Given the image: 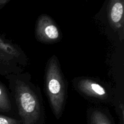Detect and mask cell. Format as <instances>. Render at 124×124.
I'll list each match as a JSON object with an SVG mask.
<instances>
[{
  "instance_id": "1",
  "label": "cell",
  "mask_w": 124,
  "mask_h": 124,
  "mask_svg": "<svg viewBox=\"0 0 124 124\" xmlns=\"http://www.w3.org/2000/svg\"><path fill=\"white\" fill-rule=\"evenodd\" d=\"M46 92L51 107L57 119L62 115L65 100V85L58 59L53 55L47 63L46 72Z\"/></svg>"
},
{
  "instance_id": "2",
  "label": "cell",
  "mask_w": 124,
  "mask_h": 124,
  "mask_svg": "<svg viewBox=\"0 0 124 124\" xmlns=\"http://www.w3.org/2000/svg\"><path fill=\"white\" fill-rule=\"evenodd\" d=\"M15 98L23 124H35L40 116L39 103L35 93L24 82L18 81Z\"/></svg>"
},
{
  "instance_id": "3",
  "label": "cell",
  "mask_w": 124,
  "mask_h": 124,
  "mask_svg": "<svg viewBox=\"0 0 124 124\" xmlns=\"http://www.w3.org/2000/svg\"><path fill=\"white\" fill-rule=\"evenodd\" d=\"M36 38L46 44H53L61 39V33L54 22L49 16L42 15L36 21L35 27Z\"/></svg>"
},
{
  "instance_id": "4",
  "label": "cell",
  "mask_w": 124,
  "mask_h": 124,
  "mask_svg": "<svg viewBox=\"0 0 124 124\" xmlns=\"http://www.w3.org/2000/svg\"><path fill=\"white\" fill-rule=\"evenodd\" d=\"M124 0H110L108 4V19L110 26L124 38Z\"/></svg>"
},
{
  "instance_id": "5",
  "label": "cell",
  "mask_w": 124,
  "mask_h": 124,
  "mask_svg": "<svg viewBox=\"0 0 124 124\" xmlns=\"http://www.w3.org/2000/svg\"><path fill=\"white\" fill-rule=\"evenodd\" d=\"M78 88L82 93L90 97L105 99L108 96L107 92L102 86L88 79H84L79 81Z\"/></svg>"
},
{
  "instance_id": "6",
  "label": "cell",
  "mask_w": 124,
  "mask_h": 124,
  "mask_svg": "<svg viewBox=\"0 0 124 124\" xmlns=\"http://www.w3.org/2000/svg\"><path fill=\"white\" fill-rule=\"evenodd\" d=\"M20 54L19 49L16 46L0 37V64H7L18 59Z\"/></svg>"
},
{
  "instance_id": "7",
  "label": "cell",
  "mask_w": 124,
  "mask_h": 124,
  "mask_svg": "<svg viewBox=\"0 0 124 124\" xmlns=\"http://www.w3.org/2000/svg\"><path fill=\"white\" fill-rule=\"evenodd\" d=\"M11 109L10 101L6 90L0 84V111H9Z\"/></svg>"
},
{
  "instance_id": "8",
  "label": "cell",
  "mask_w": 124,
  "mask_h": 124,
  "mask_svg": "<svg viewBox=\"0 0 124 124\" xmlns=\"http://www.w3.org/2000/svg\"><path fill=\"white\" fill-rule=\"evenodd\" d=\"M92 124H111L106 116L99 110L93 111L91 116Z\"/></svg>"
},
{
  "instance_id": "9",
  "label": "cell",
  "mask_w": 124,
  "mask_h": 124,
  "mask_svg": "<svg viewBox=\"0 0 124 124\" xmlns=\"http://www.w3.org/2000/svg\"><path fill=\"white\" fill-rule=\"evenodd\" d=\"M0 124H19V122L14 119L0 115Z\"/></svg>"
},
{
  "instance_id": "10",
  "label": "cell",
  "mask_w": 124,
  "mask_h": 124,
  "mask_svg": "<svg viewBox=\"0 0 124 124\" xmlns=\"http://www.w3.org/2000/svg\"><path fill=\"white\" fill-rule=\"evenodd\" d=\"M8 1H9V0H0V6L5 4L7 3Z\"/></svg>"
}]
</instances>
